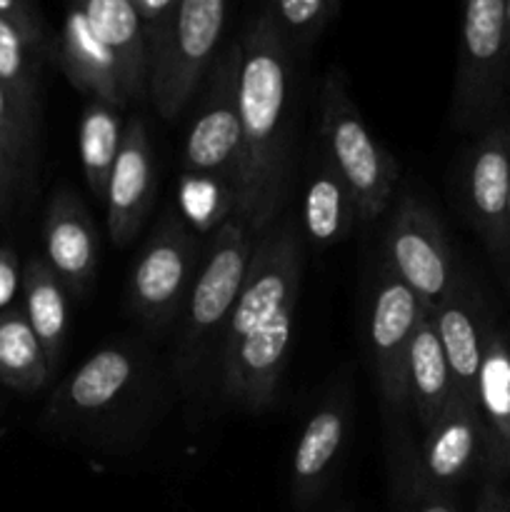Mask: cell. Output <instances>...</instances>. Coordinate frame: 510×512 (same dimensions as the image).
Listing matches in <instances>:
<instances>
[{
  "label": "cell",
  "mask_w": 510,
  "mask_h": 512,
  "mask_svg": "<svg viewBox=\"0 0 510 512\" xmlns=\"http://www.w3.org/2000/svg\"><path fill=\"white\" fill-rule=\"evenodd\" d=\"M475 400L490 438V468L508 470L510 458V335L490 323Z\"/></svg>",
  "instance_id": "21"
},
{
  "label": "cell",
  "mask_w": 510,
  "mask_h": 512,
  "mask_svg": "<svg viewBox=\"0 0 510 512\" xmlns=\"http://www.w3.org/2000/svg\"><path fill=\"white\" fill-rule=\"evenodd\" d=\"M153 203V153L148 130L140 118H130L123 128L118 158L105 193L108 235L115 245L125 248L138 235Z\"/></svg>",
  "instance_id": "13"
},
{
  "label": "cell",
  "mask_w": 510,
  "mask_h": 512,
  "mask_svg": "<svg viewBox=\"0 0 510 512\" xmlns=\"http://www.w3.org/2000/svg\"><path fill=\"white\" fill-rule=\"evenodd\" d=\"M385 265L413 290L428 315L460 285L443 225L413 193L395 205L385 233Z\"/></svg>",
  "instance_id": "8"
},
{
  "label": "cell",
  "mask_w": 510,
  "mask_h": 512,
  "mask_svg": "<svg viewBox=\"0 0 510 512\" xmlns=\"http://www.w3.org/2000/svg\"><path fill=\"white\" fill-rule=\"evenodd\" d=\"M60 65L70 83L90 100L113 105L115 110L128 103L120 83L118 63L113 53L95 38L85 15L70 3L60 38Z\"/></svg>",
  "instance_id": "18"
},
{
  "label": "cell",
  "mask_w": 510,
  "mask_h": 512,
  "mask_svg": "<svg viewBox=\"0 0 510 512\" xmlns=\"http://www.w3.org/2000/svg\"><path fill=\"white\" fill-rule=\"evenodd\" d=\"M0 18L8 20L13 28H18V33L23 35L25 43L30 45L35 55L43 53L45 33L35 0H0Z\"/></svg>",
  "instance_id": "29"
},
{
  "label": "cell",
  "mask_w": 510,
  "mask_h": 512,
  "mask_svg": "<svg viewBox=\"0 0 510 512\" xmlns=\"http://www.w3.org/2000/svg\"><path fill=\"white\" fill-rule=\"evenodd\" d=\"M5 160L8 158V153H5V145L0 143V198H3V185H5Z\"/></svg>",
  "instance_id": "34"
},
{
  "label": "cell",
  "mask_w": 510,
  "mask_h": 512,
  "mask_svg": "<svg viewBox=\"0 0 510 512\" xmlns=\"http://www.w3.org/2000/svg\"><path fill=\"white\" fill-rule=\"evenodd\" d=\"M505 13H508V25H510V0H505Z\"/></svg>",
  "instance_id": "37"
},
{
  "label": "cell",
  "mask_w": 510,
  "mask_h": 512,
  "mask_svg": "<svg viewBox=\"0 0 510 512\" xmlns=\"http://www.w3.org/2000/svg\"><path fill=\"white\" fill-rule=\"evenodd\" d=\"M508 473H510V458H508Z\"/></svg>",
  "instance_id": "38"
},
{
  "label": "cell",
  "mask_w": 510,
  "mask_h": 512,
  "mask_svg": "<svg viewBox=\"0 0 510 512\" xmlns=\"http://www.w3.org/2000/svg\"><path fill=\"white\" fill-rule=\"evenodd\" d=\"M120 143H123V123L118 110L100 100H90L80 120V163L90 195L98 203H105Z\"/></svg>",
  "instance_id": "25"
},
{
  "label": "cell",
  "mask_w": 510,
  "mask_h": 512,
  "mask_svg": "<svg viewBox=\"0 0 510 512\" xmlns=\"http://www.w3.org/2000/svg\"><path fill=\"white\" fill-rule=\"evenodd\" d=\"M475 512H510V498L500 483V473H490V478L485 480Z\"/></svg>",
  "instance_id": "33"
},
{
  "label": "cell",
  "mask_w": 510,
  "mask_h": 512,
  "mask_svg": "<svg viewBox=\"0 0 510 512\" xmlns=\"http://www.w3.org/2000/svg\"><path fill=\"white\" fill-rule=\"evenodd\" d=\"M33 50L18 28L0 18V83L8 93L23 133L33 135L35 115V63Z\"/></svg>",
  "instance_id": "26"
},
{
  "label": "cell",
  "mask_w": 510,
  "mask_h": 512,
  "mask_svg": "<svg viewBox=\"0 0 510 512\" xmlns=\"http://www.w3.org/2000/svg\"><path fill=\"white\" fill-rule=\"evenodd\" d=\"M398 512H458L450 493L425 485L410 470L398 485Z\"/></svg>",
  "instance_id": "28"
},
{
  "label": "cell",
  "mask_w": 510,
  "mask_h": 512,
  "mask_svg": "<svg viewBox=\"0 0 510 512\" xmlns=\"http://www.w3.org/2000/svg\"><path fill=\"white\" fill-rule=\"evenodd\" d=\"M45 260L63 285L83 293L98 265V235L93 220L70 190H58L45 215Z\"/></svg>",
  "instance_id": "15"
},
{
  "label": "cell",
  "mask_w": 510,
  "mask_h": 512,
  "mask_svg": "<svg viewBox=\"0 0 510 512\" xmlns=\"http://www.w3.org/2000/svg\"><path fill=\"white\" fill-rule=\"evenodd\" d=\"M195 238L180 215L168 213L140 250L128 283V303L148 328L163 330L185 308L198 275Z\"/></svg>",
  "instance_id": "9"
},
{
  "label": "cell",
  "mask_w": 510,
  "mask_h": 512,
  "mask_svg": "<svg viewBox=\"0 0 510 512\" xmlns=\"http://www.w3.org/2000/svg\"><path fill=\"white\" fill-rule=\"evenodd\" d=\"M510 95V25L505 0H460L453 123L488 128Z\"/></svg>",
  "instance_id": "4"
},
{
  "label": "cell",
  "mask_w": 510,
  "mask_h": 512,
  "mask_svg": "<svg viewBox=\"0 0 510 512\" xmlns=\"http://www.w3.org/2000/svg\"><path fill=\"white\" fill-rule=\"evenodd\" d=\"M240 43H230L215 60L205 98L185 135L183 170L195 180L223 185L233 210L240 168V115H238Z\"/></svg>",
  "instance_id": "7"
},
{
  "label": "cell",
  "mask_w": 510,
  "mask_h": 512,
  "mask_svg": "<svg viewBox=\"0 0 510 512\" xmlns=\"http://www.w3.org/2000/svg\"><path fill=\"white\" fill-rule=\"evenodd\" d=\"M345 428L348 405L343 398L325 400L305 423L290 460V495L298 510H308L323 495L343 450Z\"/></svg>",
  "instance_id": "14"
},
{
  "label": "cell",
  "mask_w": 510,
  "mask_h": 512,
  "mask_svg": "<svg viewBox=\"0 0 510 512\" xmlns=\"http://www.w3.org/2000/svg\"><path fill=\"white\" fill-rule=\"evenodd\" d=\"M425 315L413 290L383 263L370 295L368 348L385 405L395 410L405 408V360Z\"/></svg>",
  "instance_id": "10"
},
{
  "label": "cell",
  "mask_w": 510,
  "mask_h": 512,
  "mask_svg": "<svg viewBox=\"0 0 510 512\" xmlns=\"http://www.w3.org/2000/svg\"><path fill=\"white\" fill-rule=\"evenodd\" d=\"M238 43L240 168L230 215L258 238L273 225L288 188L293 48L265 10Z\"/></svg>",
  "instance_id": "2"
},
{
  "label": "cell",
  "mask_w": 510,
  "mask_h": 512,
  "mask_svg": "<svg viewBox=\"0 0 510 512\" xmlns=\"http://www.w3.org/2000/svg\"><path fill=\"white\" fill-rule=\"evenodd\" d=\"M320 145L353 193L360 220L380 218L398 185V163L365 128L340 68H330L320 88Z\"/></svg>",
  "instance_id": "5"
},
{
  "label": "cell",
  "mask_w": 510,
  "mask_h": 512,
  "mask_svg": "<svg viewBox=\"0 0 510 512\" xmlns=\"http://www.w3.org/2000/svg\"><path fill=\"white\" fill-rule=\"evenodd\" d=\"M50 365L43 345L35 338L25 310L8 308L0 313V383L20 393H35L45 385Z\"/></svg>",
  "instance_id": "24"
},
{
  "label": "cell",
  "mask_w": 510,
  "mask_h": 512,
  "mask_svg": "<svg viewBox=\"0 0 510 512\" xmlns=\"http://www.w3.org/2000/svg\"><path fill=\"white\" fill-rule=\"evenodd\" d=\"M455 398V383L443 345L425 315L410 343L405 360V408H410L425 430L445 413Z\"/></svg>",
  "instance_id": "19"
},
{
  "label": "cell",
  "mask_w": 510,
  "mask_h": 512,
  "mask_svg": "<svg viewBox=\"0 0 510 512\" xmlns=\"http://www.w3.org/2000/svg\"><path fill=\"white\" fill-rule=\"evenodd\" d=\"M130 3L135 5L140 20H143L145 40H148V50H150V45L158 40L160 30H163L165 23H168L170 13H173L178 0H130Z\"/></svg>",
  "instance_id": "31"
},
{
  "label": "cell",
  "mask_w": 510,
  "mask_h": 512,
  "mask_svg": "<svg viewBox=\"0 0 510 512\" xmlns=\"http://www.w3.org/2000/svg\"><path fill=\"white\" fill-rule=\"evenodd\" d=\"M228 0H178L158 40L150 45L148 90L160 118L175 120L215 58Z\"/></svg>",
  "instance_id": "6"
},
{
  "label": "cell",
  "mask_w": 510,
  "mask_h": 512,
  "mask_svg": "<svg viewBox=\"0 0 510 512\" xmlns=\"http://www.w3.org/2000/svg\"><path fill=\"white\" fill-rule=\"evenodd\" d=\"M508 260H510V258H508Z\"/></svg>",
  "instance_id": "39"
},
{
  "label": "cell",
  "mask_w": 510,
  "mask_h": 512,
  "mask_svg": "<svg viewBox=\"0 0 510 512\" xmlns=\"http://www.w3.org/2000/svg\"><path fill=\"white\" fill-rule=\"evenodd\" d=\"M510 123H490L465 158L463 208L495 258L508 260Z\"/></svg>",
  "instance_id": "11"
},
{
  "label": "cell",
  "mask_w": 510,
  "mask_h": 512,
  "mask_svg": "<svg viewBox=\"0 0 510 512\" xmlns=\"http://www.w3.org/2000/svg\"><path fill=\"white\" fill-rule=\"evenodd\" d=\"M135 378V360L123 348H100L75 370L58 393L55 408L70 418H93L113 408Z\"/></svg>",
  "instance_id": "20"
},
{
  "label": "cell",
  "mask_w": 510,
  "mask_h": 512,
  "mask_svg": "<svg viewBox=\"0 0 510 512\" xmlns=\"http://www.w3.org/2000/svg\"><path fill=\"white\" fill-rule=\"evenodd\" d=\"M25 318L33 328L35 338L43 345L50 373L63 353L65 330H68V298L63 280L55 275L45 258H33L23 273Z\"/></svg>",
  "instance_id": "23"
},
{
  "label": "cell",
  "mask_w": 510,
  "mask_h": 512,
  "mask_svg": "<svg viewBox=\"0 0 510 512\" xmlns=\"http://www.w3.org/2000/svg\"><path fill=\"white\" fill-rule=\"evenodd\" d=\"M328 5H330V10H333V15L338 13V5H340V0H328Z\"/></svg>",
  "instance_id": "36"
},
{
  "label": "cell",
  "mask_w": 510,
  "mask_h": 512,
  "mask_svg": "<svg viewBox=\"0 0 510 512\" xmlns=\"http://www.w3.org/2000/svg\"><path fill=\"white\" fill-rule=\"evenodd\" d=\"M88 20L95 38L113 53L118 63L125 98L133 100L148 88V40L143 20L130 0H70Z\"/></svg>",
  "instance_id": "17"
},
{
  "label": "cell",
  "mask_w": 510,
  "mask_h": 512,
  "mask_svg": "<svg viewBox=\"0 0 510 512\" xmlns=\"http://www.w3.org/2000/svg\"><path fill=\"white\" fill-rule=\"evenodd\" d=\"M18 280V255L13 250L3 248L0 250V310L8 308L10 300L15 298Z\"/></svg>",
  "instance_id": "32"
},
{
  "label": "cell",
  "mask_w": 510,
  "mask_h": 512,
  "mask_svg": "<svg viewBox=\"0 0 510 512\" xmlns=\"http://www.w3.org/2000/svg\"><path fill=\"white\" fill-rule=\"evenodd\" d=\"M488 455L490 438L478 405L455 395L445 413L425 430L423 450L413 473L430 488L450 493L468 478L478 460Z\"/></svg>",
  "instance_id": "12"
},
{
  "label": "cell",
  "mask_w": 510,
  "mask_h": 512,
  "mask_svg": "<svg viewBox=\"0 0 510 512\" xmlns=\"http://www.w3.org/2000/svg\"><path fill=\"white\" fill-rule=\"evenodd\" d=\"M265 13L275 20L290 48H308L333 18L328 0H268Z\"/></svg>",
  "instance_id": "27"
},
{
  "label": "cell",
  "mask_w": 510,
  "mask_h": 512,
  "mask_svg": "<svg viewBox=\"0 0 510 512\" xmlns=\"http://www.w3.org/2000/svg\"><path fill=\"white\" fill-rule=\"evenodd\" d=\"M300 238L293 225L258 235L220 348V390L230 405L265 410L288 363L300 288Z\"/></svg>",
  "instance_id": "1"
},
{
  "label": "cell",
  "mask_w": 510,
  "mask_h": 512,
  "mask_svg": "<svg viewBox=\"0 0 510 512\" xmlns=\"http://www.w3.org/2000/svg\"><path fill=\"white\" fill-rule=\"evenodd\" d=\"M0 143L5 145V153L10 160H20L25 145L30 143L28 135L20 128L18 118H15V110L10 105L8 93H5L3 83H0Z\"/></svg>",
  "instance_id": "30"
},
{
  "label": "cell",
  "mask_w": 510,
  "mask_h": 512,
  "mask_svg": "<svg viewBox=\"0 0 510 512\" xmlns=\"http://www.w3.org/2000/svg\"><path fill=\"white\" fill-rule=\"evenodd\" d=\"M360 218L353 193L330 165L323 153L310 168L308 185L303 198L305 235L315 248H330L348 238L350 228Z\"/></svg>",
  "instance_id": "22"
},
{
  "label": "cell",
  "mask_w": 510,
  "mask_h": 512,
  "mask_svg": "<svg viewBox=\"0 0 510 512\" xmlns=\"http://www.w3.org/2000/svg\"><path fill=\"white\" fill-rule=\"evenodd\" d=\"M505 245H508V258H510V190H508V228H505Z\"/></svg>",
  "instance_id": "35"
},
{
  "label": "cell",
  "mask_w": 510,
  "mask_h": 512,
  "mask_svg": "<svg viewBox=\"0 0 510 512\" xmlns=\"http://www.w3.org/2000/svg\"><path fill=\"white\" fill-rule=\"evenodd\" d=\"M428 318L438 333L445 360L453 373L455 395L478 405L475 385H478L480 363H483L485 338H488V328L493 320L485 318L478 300L465 290L463 283Z\"/></svg>",
  "instance_id": "16"
},
{
  "label": "cell",
  "mask_w": 510,
  "mask_h": 512,
  "mask_svg": "<svg viewBox=\"0 0 510 512\" xmlns=\"http://www.w3.org/2000/svg\"><path fill=\"white\" fill-rule=\"evenodd\" d=\"M253 243L255 238L248 225L235 215L220 220L213 233L185 303L183 335L175 358V370L183 383L193 380L215 340H223L225 325L248 273Z\"/></svg>",
  "instance_id": "3"
}]
</instances>
